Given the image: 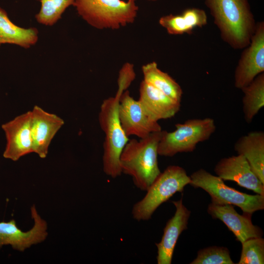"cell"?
<instances>
[{"label": "cell", "mask_w": 264, "mask_h": 264, "mask_svg": "<svg viewBox=\"0 0 264 264\" xmlns=\"http://www.w3.org/2000/svg\"><path fill=\"white\" fill-rule=\"evenodd\" d=\"M222 40L235 49L250 43L256 23L248 0H205Z\"/></svg>", "instance_id": "cell-1"}, {"label": "cell", "mask_w": 264, "mask_h": 264, "mask_svg": "<svg viewBox=\"0 0 264 264\" xmlns=\"http://www.w3.org/2000/svg\"><path fill=\"white\" fill-rule=\"evenodd\" d=\"M162 130L151 133L139 140H129L120 157L122 173L132 176L138 189L147 191L160 174L158 161V145Z\"/></svg>", "instance_id": "cell-2"}, {"label": "cell", "mask_w": 264, "mask_h": 264, "mask_svg": "<svg viewBox=\"0 0 264 264\" xmlns=\"http://www.w3.org/2000/svg\"><path fill=\"white\" fill-rule=\"evenodd\" d=\"M136 0H74L78 14L88 24L98 29H118L135 20Z\"/></svg>", "instance_id": "cell-3"}, {"label": "cell", "mask_w": 264, "mask_h": 264, "mask_svg": "<svg viewBox=\"0 0 264 264\" xmlns=\"http://www.w3.org/2000/svg\"><path fill=\"white\" fill-rule=\"evenodd\" d=\"M121 95L116 93L114 97L105 99L99 113V125L105 135L103 144V171L112 178H116L122 174L120 157L129 140L118 117V107Z\"/></svg>", "instance_id": "cell-4"}, {"label": "cell", "mask_w": 264, "mask_h": 264, "mask_svg": "<svg viewBox=\"0 0 264 264\" xmlns=\"http://www.w3.org/2000/svg\"><path fill=\"white\" fill-rule=\"evenodd\" d=\"M190 182V177L184 168L177 165L169 166L150 185L145 197L133 205V219L138 221L150 220L161 204L176 192H182Z\"/></svg>", "instance_id": "cell-5"}, {"label": "cell", "mask_w": 264, "mask_h": 264, "mask_svg": "<svg viewBox=\"0 0 264 264\" xmlns=\"http://www.w3.org/2000/svg\"><path fill=\"white\" fill-rule=\"evenodd\" d=\"M190 177L189 184L205 190L210 195L213 203L236 205L244 215L250 217L254 212L264 209V195H251L237 191L225 185L218 176L203 169L195 171Z\"/></svg>", "instance_id": "cell-6"}, {"label": "cell", "mask_w": 264, "mask_h": 264, "mask_svg": "<svg viewBox=\"0 0 264 264\" xmlns=\"http://www.w3.org/2000/svg\"><path fill=\"white\" fill-rule=\"evenodd\" d=\"M176 130L162 131L158 154L172 157L180 153L193 152L198 143L207 140L215 132V120L210 117L191 119L175 125Z\"/></svg>", "instance_id": "cell-7"}, {"label": "cell", "mask_w": 264, "mask_h": 264, "mask_svg": "<svg viewBox=\"0 0 264 264\" xmlns=\"http://www.w3.org/2000/svg\"><path fill=\"white\" fill-rule=\"evenodd\" d=\"M234 72V86L240 89L264 72V22L256 23L250 44L243 48Z\"/></svg>", "instance_id": "cell-8"}, {"label": "cell", "mask_w": 264, "mask_h": 264, "mask_svg": "<svg viewBox=\"0 0 264 264\" xmlns=\"http://www.w3.org/2000/svg\"><path fill=\"white\" fill-rule=\"evenodd\" d=\"M118 114L121 125L128 137L135 135L143 138L152 132L162 130L158 122L147 115L138 100L134 99L127 90L119 98Z\"/></svg>", "instance_id": "cell-9"}, {"label": "cell", "mask_w": 264, "mask_h": 264, "mask_svg": "<svg viewBox=\"0 0 264 264\" xmlns=\"http://www.w3.org/2000/svg\"><path fill=\"white\" fill-rule=\"evenodd\" d=\"M34 225L27 232H23L16 225L15 220L0 222V249L10 245L13 249L23 251L31 245L44 241L47 236V223L39 215L35 205L31 208Z\"/></svg>", "instance_id": "cell-10"}, {"label": "cell", "mask_w": 264, "mask_h": 264, "mask_svg": "<svg viewBox=\"0 0 264 264\" xmlns=\"http://www.w3.org/2000/svg\"><path fill=\"white\" fill-rule=\"evenodd\" d=\"M31 111L16 116L2 125L6 139L3 156L16 161L33 153L31 133Z\"/></svg>", "instance_id": "cell-11"}, {"label": "cell", "mask_w": 264, "mask_h": 264, "mask_svg": "<svg viewBox=\"0 0 264 264\" xmlns=\"http://www.w3.org/2000/svg\"><path fill=\"white\" fill-rule=\"evenodd\" d=\"M214 171L223 180L235 181L242 187L264 195V184L242 155L238 154L221 159L215 165Z\"/></svg>", "instance_id": "cell-12"}, {"label": "cell", "mask_w": 264, "mask_h": 264, "mask_svg": "<svg viewBox=\"0 0 264 264\" xmlns=\"http://www.w3.org/2000/svg\"><path fill=\"white\" fill-rule=\"evenodd\" d=\"M31 133L33 153L42 158L47 156L50 143L64 124L57 115L35 105L31 111Z\"/></svg>", "instance_id": "cell-13"}, {"label": "cell", "mask_w": 264, "mask_h": 264, "mask_svg": "<svg viewBox=\"0 0 264 264\" xmlns=\"http://www.w3.org/2000/svg\"><path fill=\"white\" fill-rule=\"evenodd\" d=\"M172 203L176 207L174 216L167 222L160 242L155 243L157 248L156 257L158 264H171L177 241L181 233L187 229L191 214L183 204L182 198Z\"/></svg>", "instance_id": "cell-14"}, {"label": "cell", "mask_w": 264, "mask_h": 264, "mask_svg": "<svg viewBox=\"0 0 264 264\" xmlns=\"http://www.w3.org/2000/svg\"><path fill=\"white\" fill-rule=\"evenodd\" d=\"M207 212L213 219L222 221L241 243L263 235L262 229L252 223L251 217L239 214L232 204L220 205L211 202L208 206Z\"/></svg>", "instance_id": "cell-15"}, {"label": "cell", "mask_w": 264, "mask_h": 264, "mask_svg": "<svg viewBox=\"0 0 264 264\" xmlns=\"http://www.w3.org/2000/svg\"><path fill=\"white\" fill-rule=\"evenodd\" d=\"M147 115L157 121L174 117L180 110V102L170 98L143 80L138 100Z\"/></svg>", "instance_id": "cell-16"}, {"label": "cell", "mask_w": 264, "mask_h": 264, "mask_svg": "<svg viewBox=\"0 0 264 264\" xmlns=\"http://www.w3.org/2000/svg\"><path fill=\"white\" fill-rule=\"evenodd\" d=\"M235 151L243 155L254 173L264 184V132H250L239 138L234 144Z\"/></svg>", "instance_id": "cell-17"}, {"label": "cell", "mask_w": 264, "mask_h": 264, "mask_svg": "<svg viewBox=\"0 0 264 264\" xmlns=\"http://www.w3.org/2000/svg\"><path fill=\"white\" fill-rule=\"evenodd\" d=\"M38 39L37 28H24L15 25L6 11L0 7V44H11L28 48L35 44Z\"/></svg>", "instance_id": "cell-18"}, {"label": "cell", "mask_w": 264, "mask_h": 264, "mask_svg": "<svg viewBox=\"0 0 264 264\" xmlns=\"http://www.w3.org/2000/svg\"><path fill=\"white\" fill-rule=\"evenodd\" d=\"M143 80L172 99L181 102L183 91L180 86L167 73L160 69L155 62L142 66Z\"/></svg>", "instance_id": "cell-19"}, {"label": "cell", "mask_w": 264, "mask_h": 264, "mask_svg": "<svg viewBox=\"0 0 264 264\" xmlns=\"http://www.w3.org/2000/svg\"><path fill=\"white\" fill-rule=\"evenodd\" d=\"M241 90L243 93L242 111L245 121L250 123L264 106V73H262Z\"/></svg>", "instance_id": "cell-20"}, {"label": "cell", "mask_w": 264, "mask_h": 264, "mask_svg": "<svg viewBox=\"0 0 264 264\" xmlns=\"http://www.w3.org/2000/svg\"><path fill=\"white\" fill-rule=\"evenodd\" d=\"M40 12L36 15L37 21L45 25L54 24L66 9L73 5L74 0H41Z\"/></svg>", "instance_id": "cell-21"}, {"label": "cell", "mask_w": 264, "mask_h": 264, "mask_svg": "<svg viewBox=\"0 0 264 264\" xmlns=\"http://www.w3.org/2000/svg\"><path fill=\"white\" fill-rule=\"evenodd\" d=\"M242 244L238 264H264V239L262 237L249 239Z\"/></svg>", "instance_id": "cell-22"}, {"label": "cell", "mask_w": 264, "mask_h": 264, "mask_svg": "<svg viewBox=\"0 0 264 264\" xmlns=\"http://www.w3.org/2000/svg\"><path fill=\"white\" fill-rule=\"evenodd\" d=\"M190 264H234L227 247L212 246L199 250Z\"/></svg>", "instance_id": "cell-23"}, {"label": "cell", "mask_w": 264, "mask_h": 264, "mask_svg": "<svg viewBox=\"0 0 264 264\" xmlns=\"http://www.w3.org/2000/svg\"><path fill=\"white\" fill-rule=\"evenodd\" d=\"M159 23L171 35L191 34L193 31L181 14H170L162 16L159 20Z\"/></svg>", "instance_id": "cell-24"}, {"label": "cell", "mask_w": 264, "mask_h": 264, "mask_svg": "<svg viewBox=\"0 0 264 264\" xmlns=\"http://www.w3.org/2000/svg\"><path fill=\"white\" fill-rule=\"evenodd\" d=\"M188 25L194 30L195 27H202L207 23V17L204 10L191 8L184 10L181 14Z\"/></svg>", "instance_id": "cell-25"}, {"label": "cell", "mask_w": 264, "mask_h": 264, "mask_svg": "<svg viewBox=\"0 0 264 264\" xmlns=\"http://www.w3.org/2000/svg\"><path fill=\"white\" fill-rule=\"evenodd\" d=\"M135 76L133 64L130 63L124 64L119 72L117 90L122 93L126 91L134 80Z\"/></svg>", "instance_id": "cell-26"}, {"label": "cell", "mask_w": 264, "mask_h": 264, "mask_svg": "<svg viewBox=\"0 0 264 264\" xmlns=\"http://www.w3.org/2000/svg\"><path fill=\"white\" fill-rule=\"evenodd\" d=\"M144 0L149 1H156L157 0Z\"/></svg>", "instance_id": "cell-27"}, {"label": "cell", "mask_w": 264, "mask_h": 264, "mask_svg": "<svg viewBox=\"0 0 264 264\" xmlns=\"http://www.w3.org/2000/svg\"></svg>", "instance_id": "cell-28"}]
</instances>
